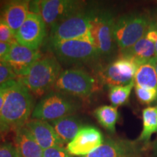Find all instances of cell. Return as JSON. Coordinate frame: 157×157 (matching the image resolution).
<instances>
[{"label":"cell","instance_id":"13","mask_svg":"<svg viewBox=\"0 0 157 157\" xmlns=\"http://www.w3.org/2000/svg\"><path fill=\"white\" fill-rule=\"evenodd\" d=\"M103 142V135L99 129L92 126H83L68 143L66 149L71 156H84L95 150Z\"/></svg>","mask_w":157,"mask_h":157},{"label":"cell","instance_id":"21","mask_svg":"<svg viewBox=\"0 0 157 157\" xmlns=\"http://www.w3.org/2000/svg\"><path fill=\"white\" fill-rule=\"evenodd\" d=\"M143 129L137 142L148 146L151 137L157 132V105L146 108L143 110Z\"/></svg>","mask_w":157,"mask_h":157},{"label":"cell","instance_id":"26","mask_svg":"<svg viewBox=\"0 0 157 157\" xmlns=\"http://www.w3.org/2000/svg\"><path fill=\"white\" fill-rule=\"evenodd\" d=\"M43 157H72V156L63 146H54L44 150Z\"/></svg>","mask_w":157,"mask_h":157},{"label":"cell","instance_id":"5","mask_svg":"<svg viewBox=\"0 0 157 157\" xmlns=\"http://www.w3.org/2000/svg\"><path fill=\"white\" fill-rule=\"evenodd\" d=\"M81 107L73 97L59 92H50L39 101L33 110L31 117L42 121H55L72 115Z\"/></svg>","mask_w":157,"mask_h":157},{"label":"cell","instance_id":"15","mask_svg":"<svg viewBox=\"0 0 157 157\" xmlns=\"http://www.w3.org/2000/svg\"><path fill=\"white\" fill-rule=\"evenodd\" d=\"M139 143L124 139H107L93 151L80 157H138Z\"/></svg>","mask_w":157,"mask_h":157},{"label":"cell","instance_id":"3","mask_svg":"<svg viewBox=\"0 0 157 157\" xmlns=\"http://www.w3.org/2000/svg\"><path fill=\"white\" fill-rule=\"evenodd\" d=\"M152 21L145 13H129L115 21L113 36L121 52L132 48L142 39L150 29Z\"/></svg>","mask_w":157,"mask_h":157},{"label":"cell","instance_id":"32","mask_svg":"<svg viewBox=\"0 0 157 157\" xmlns=\"http://www.w3.org/2000/svg\"><path fill=\"white\" fill-rule=\"evenodd\" d=\"M156 28H157V21H156ZM155 58H157V38L156 41V44H155Z\"/></svg>","mask_w":157,"mask_h":157},{"label":"cell","instance_id":"29","mask_svg":"<svg viewBox=\"0 0 157 157\" xmlns=\"http://www.w3.org/2000/svg\"><path fill=\"white\" fill-rule=\"evenodd\" d=\"M15 79L10 80L2 84H0V113H1L2 109L4 102H5V99L7 95V92L9 91L10 88L12 87L13 83H14Z\"/></svg>","mask_w":157,"mask_h":157},{"label":"cell","instance_id":"17","mask_svg":"<svg viewBox=\"0 0 157 157\" xmlns=\"http://www.w3.org/2000/svg\"><path fill=\"white\" fill-rule=\"evenodd\" d=\"M29 3L30 2L23 0L10 1L1 10L0 16L5 20L15 35L28 16Z\"/></svg>","mask_w":157,"mask_h":157},{"label":"cell","instance_id":"8","mask_svg":"<svg viewBox=\"0 0 157 157\" xmlns=\"http://www.w3.org/2000/svg\"><path fill=\"white\" fill-rule=\"evenodd\" d=\"M54 88L59 93L78 98L90 97L97 90V81L80 68H68L60 73Z\"/></svg>","mask_w":157,"mask_h":157},{"label":"cell","instance_id":"27","mask_svg":"<svg viewBox=\"0 0 157 157\" xmlns=\"http://www.w3.org/2000/svg\"><path fill=\"white\" fill-rule=\"evenodd\" d=\"M17 78L12 68L5 62L0 63V84Z\"/></svg>","mask_w":157,"mask_h":157},{"label":"cell","instance_id":"9","mask_svg":"<svg viewBox=\"0 0 157 157\" xmlns=\"http://www.w3.org/2000/svg\"><path fill=\"white\" fill-rule=\"evenodd\" d=\"M84 3L75 0L39 1V13L45 24L52 27L76 12L84 9Z\"/></svg>","mask_w":157,"mask_h":157},{"label":"cell","instance_id":"7","mask_svg":"<svg viewBox=\"0 0 157 157\" xmlns=\"http://www.w3.org/2000/svg\"><path fill=\"white\" fill-rule=\"evenodd\" d=\"M82 39L92 41L90 34L89 10L84 8L52 25L49 40L50 43H52Z\"/></svg>","mask_w":157,"mask_h":157},{"label":"cell","instance_id":"6","mask_svg":"<svg viewBox=\"0 0 157 157\" xmlns=\"http://www.w3.org/2000/svg\"><path fill=\"white\" fill-rule=\"evenodd\" d=\"M50 46L57 60L65 64H85L99 57L92 41L88 39L52 42Z\"/></svg>","mask_w":157,"mask_h":157},{"label":"cell","instance_id":"25","mask_svg":"<svg viewBox=\"0 0 157 157\" xmlns=\"http://www.w3.org/2000/svg\"><path fill=\"white\" fill-rule=\"evenodd\" d=\"M15 35L7 23L0 16V42L12 44L15 42Z\"/></svg>","mask_w":157,"mask_h":157},{"label":"cell","instance_id":"18","mask_svg":"<svg viewBox=\"0 0 157 157\" xmlns=\"http://www.w3.org/2000/svg\"><path fill=\"white\" fill-rule=\"evenodd\" d=\"M15 146L18 157H43L44 150L25 127L15 131Z\"/></svg>","mask_w":157,"mask_h":157},{"label":"cell","instance_id":"19","mask_svg":"<svg viewBox=\"0 0 157 157\" xmlns=\"http://www.w3.org/2000/svg\"><path fill=\"white\" fill-rule=\"evenodd\" d=\"M51 125L64 143H70L83 127L79 118L73 114L52 121Z\"/></svg>","mask_w":157,"mask_h":157},{"label":"cell","instance_id":"12","mask_svg":"<svg viewBox=\"0 0 157 157\" xmlns=\"http://www.w3.org/2000/svg\"><path fill=\"white\" fill-rule=\"evenodd\" d=\"M41 57L42 55L38 50L29 48L15 41L10 44L4 62L12 68L17 77L20 78L24 76Z\"/></svg>","mask_w":157,"mask_h":157},{"label":"cell","instance_id":"30","mask_svg":"<svg viewBox=\"0 0 157 157\" xmlns=\"http://www.w3.org/2000/svg\"><path fill=\"white\" fill-rule=\"evenodd\" d=\"M10 48V44L0 42V63L4 62L6 56L8 53Z\"/></svg>","mask_w":157,"mask_h":157},{"label":"cell","instance_id":"31","mask_svg":"<svg viewBox=\"0 0 157 157\" xmlns=\"http://www.w3.org/2000/svg\"><path fill=\"white\" fill-rule=\"evenodd\" d=\"M153 149H154L155 154H157V137L156 140H155L154 143H153Z\"/></svg>","mask_w":157,"mask_h":157},{"label":"cell","instance_id":"2","mask_svg":"<svg viewBox=\"0 0 157 157\" xmlns=\"http://www.w3.org/2000/svg\"><path fill=\"white\" fill-rule=\"evenodd\" d=\"M61 72V66L56 57H45L34 63L18 80L31 93L41 96L55 86Z\"/></svg>","mask_w":157,"mask_h":157},{"label":"cell","instance_id":"23","mask_svg":"<svg viewBox=\"0 0 157 157\" xmlns=\"http://www.w3.org/2000/svg\"><path fill=\"white\" fill-rule=\"evenodd\" d=\"M134 86V82H132L127 85L113 86L110 87L109 97L111 105L118 108V106L126 103L128 101Z\"/></svg>","mask_w":157,"mask_h":157},{"label":"cell","instance_id":"24","mask_svg":"<svg viewBox=\"0 0 157 157\" xmlns=\"http://www.w3.org/2000/svg\"><path fill=\"white\" fill-rule=\"evenodd\" d=\"M135 92L140 103L149 105L157 101V90L148 89L135 85Z\"/></svg>","mask_w":157,"mask_h":157},{"label":"cell","instance_id":"20","mask_svg":"<svg viewBox=\"0 0 157 157\" xmlns=\"http://www.w3.org/2000/svg\"><path fill=\"white\" fill-rule=\"evenodd\" d=\"M135 86L148 89L157 90V74L154 58L140 65L137 68L134 78Z\"/></svg>","mask_w":157,"mask_h":157},{"label":"cell","instance_id":"11","mask_svg":"<svg viewBox=\"0 0 157 157\" xmlns=\"http://www.w3.org/2000/svg\"><path fill=\"white\" fill-rule=\"evenodd\" d=\"M46 25L41 15L29 12L15 34V40L20 44L38 50L46 36Z\"/></svg>","mask_w":157,"mask_h":157},{"label":"cell","instance_id":"4","mask_svg":"<svg viewBox=\"0 0 157 157\" xmlns=\"http://www.w3.org/2000/svg\"><path fill=\"white\" fill-rule=\"evenodd\" d=\"M90 34L99 56H109L114 49L112 13L106 10L90 9Z\"/></svg>","mask_w":157,"mask_h":157},{"label":"cell","instance_id":"28","mask_svg":"<svg viewBox=\"0 0 157 157\" xmlns=\"http://www.w3.org/2000/svg\"><path fill=\"white\" fill-rule=\"evenodd\" d=\"M0 157H18L15 144L10 142L0 143Z\"/></svg>","mask_w":157,"mask_h":157},{"label":"cell","instance_id":"16","mask_svg":"<svg viewBox=\"0 0 157 157\" xmlns=\"http://www.w3.org/2000/svg\"><path fill=\"white\" fill-rule=\"evenodd\" d=\"M24 127L43 150L51 147L63 146L64 142L48 121L34 119L29 120Z\"/></svg>","mask_w":157,"mask_h":157},{"label":"cell","instance_id":"1","mask_svg":"<svg viewBox=\"0 0 157 157\" xmlns=\"http://www.w3.org/2000/svg\"><path fill=\"white\" fill-rule=\"evenodd\" d=\"M32 95L18 79L6 95L0 113V135L23 127L32 114Z\"/></svg>","mask_w":157,"mask_h":157},{"label":"cell","instance_id":"14","mask_svg":"<svg viewBox=\"0 0 157 157\" xmlns=\"http://www.w3.org/2000/svg\"><path fill=\"white\" fill-rule=\"evenodd\" d=\"M156 21H152L146 34L132 48L121 52V56L131 59L138 66L154 58L155 44L157 38Z\"/></svg>","mask_w":157,"mask_h":157},{"label":"cell","instance_id":"10","mask_svg":"<svg viewBox=\"0 0 157 157\" xmlns=\"http://www.w3.org/2000/svg\"><path fill=\"white\" fill-rule=\"evenodd\" d=\"M137 67L132 60L121 56L102 70L100 75L103 83L109 87L127 85L134 82Z\"/></svg>","mask_w":157,"mask_h":157},{"label":"cell","instance_id":"33","mask_svg":"<svg viewBox=\"0 0 157 157\" xmlns=\"http://www.w3.org/2000/svg\"><path fill=\"white\" fill-rule=\"evenodd\" d=\"M154 63L155 69H156V74H157V58H154Z\"/></svg>","mask_w":157,"mask_h":157},{"label":"cell","instance_id":"22","mask_svg":"<svg viewBox=\"0 0 157 157\" xmlns=\"http://www.w3.org/2000/svg\"><path fill=\"white\" fill-rule=\"evenodd\" d=\"M94 116L101 126L110 132H115L116 124L119 119L117 107L113 105H102L94 111Z\"/></svg>","mask_w":157,"mask_h":157}]
</instances>
